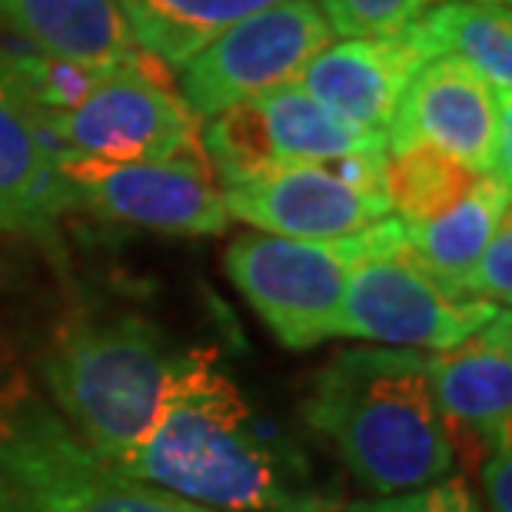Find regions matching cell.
<instances>
[{"label": "cell", "instance_id": "6da1fadb", "mask_svg": "<svg viewBox=\"0 0 512 512\" xmlns=\"http://www.w3.org/2000/svg\"><path fill=\"white\" fill-rule=\"evenodd\" d=\"M117 469L213 512H336L310 486L300 456L263 433L250 399L210 353L197 356L150 436Z\"/></svg>", "mask_w": 512, "mask_h": 512}, {"label": "cell", "instance_id": "7a4b0ae2", "mask_svg": "<svg viewBox=\"0 0 512 512\" xmlns=\"http://www.w3.org/2000/svg\"><path fill=\"white\" fill-rule=\"evenodd\" d=\"M303 419L380 496L453 476L456 453L419 350H340L313 376Z\"/></svg>", "mask_w": 512, "mask_h": 512}, {"label": "cell", "instance_id": "3957f363", "mask_svg": "<svg viewBox=\"0 0 512 512\" xmlns=\"http://www.w3.org/2000/svg\"><path fill=\"white\" fill-rule=\"evenodd\" d=\"M197 356L143 320L80 323L44 360L50 406L100 459L120 466L150 436Z\"/></svg>", "mask_w": 512, "mask_h": 512}, {"label": "cell", "instance_id": "277c9868", "mask_svg": "<svg viewBox=\"0 0 512 512\" xmlns=\"http://www.w3.org/2000/svg\"><path fill=\"white\" fill-rule=\"evenodd\" d=\"M0 512H213L100 459L44 396L0 386Z\"/></svg>", "mask_w": 512, "mask_h": 512}, {"label": "cell", "instance_id": "5b68a950", "mask_svg": "<svg viewBox=\"0 0 512 512\" xmlns=\"http://www.w3.org/2000/svg\"><path fill=\"white\" fill-rule=\"evenodd\" d=\"M403 247V220H376L343 240H290L270 233L237 237L223 253L227 276L290 350L333 340V320L356 263Z\"/></svg>", "mask_w": 512, "mask_h": 512}, {"label": "cell", "instance_id": "8992f818", "mask_svg": "<svg viewBox=\"0 0 512 512\" xmlns=\"http://www.w3.org/2000/svg\"><path fill=\"white\" fill-rule=\"evenodd\" d=\"M54 157L97 163L173 160L210 170L200 143V120L163 77L160 60L117 67L74 110L44 117Z\"/></svg>", "mask_w": 512, "mask_h": 512}, {"label": "cell", "instance_id": "52a82bcc", "mask_svg": "<svg viewBox=\"0 0 512 512\" xmlns=\"http://www.w3.org/2000/svg\"><path fill=\"white\" fill-rule=\"evenodd\" d=\"M203 153L223 187L260 173L386 153V137L350 124L303 87L286 84L220 110L200 127Z\"/></svg>", "mask_w": 512, "mask_h": 512}, {"label": "cell", "instance_id": "ba28073f", "mask_svg": "<svg viewBox=\"0 0 512 512\" xmlns=\"http://www.w3.org/2000/svg\"><path fill=\"white\" fill-rule=\"evenodd\" d=\"M333 40L316 0H280L227 27L183 64V104L200 120L296 84L316 50Z\"/></svg>", "mask_w": 512, "mask_h": 512}, {"label": "cell", "instance_id": "9c48e42d", "mask_svg": "<svg viewBox=\"0 0 512 512\" xmlns=\"http://www.w3.org/2000/svg\"><path fill=\"white\" fill-rule=\"evenodd\" d=\"M383 160L386 153L270 170L227 183L223 200L230 220H243L270 237L343 240L389 217Z\"/></svg>", "mask_w": 512, "mask_h": 512}, {"label": "cell", "instance_id": "30bf717a", "mask_svg": "<svg viewBox=\"0 0 512 512\" xmlns=\"http://www.w3.org/2000/svg\"><path fill=\"white\" fill-rule=\"evenodd\" d=\"M496 313V303L449 293L396 250L356 263L330 336L443 353L483 330Z\"/></svg>", "mask_w": 512, "mask_h": 512}, {"label": "cell", "instance_id": "8fae6325", "mask_svg": "<svg viewBox=\"0 0 512 512\" xmlns=\"http://www.w3.org/2000/svg\"><path fill=\"white\" fill-rule=\"evenodd\" d=\"M512 97L453 57H439L409 80L386 133V153L433 143L483 177L509 180Z\"/></svg>", "mask_w": 512, "mask_h": 512}, {"label": "cell", "instance_id": "7c38bea8", "mask_svg": "<svg viewBox=\"0 0 512 512\" xmlns=\"http://www.w3.org/2000/svg\"><path fill=\"white\" fill-rule=\"evenodd\" d=\"M57 167L74 187L77 207H90L107 220L173 237H213L230 223L223 190L203 167L173 160L97 163L80 157H57Z\"/></svg>", "mask_w": 512, "mask_h": 512}, {"label": "cell", "instance_id": "4fadbf2b", "mask_svg": "<svg viewBox=\"0 0 512 512\" xmlns=\"http://www.w3.org/2000/svg\"><path fill=\"white\" fill-rule=\"evenodd\" d=\"M74 207V187L57 167L44 114L0 47V230L54 243L57 220Z\"/></svg>", "mask_w": 512, "mask_h": 512}, {"label": "cell", "instance_id": "5bb4252c", "mask_svg": "<svg viewBox=\"0 0 512 512\" xmlns=\"http://www.w3.org/2000/svg\"><path fill=\"white\" fill-rule=\"evenodd\" d=\"M429 386L449 439L503 449L512 443V326L499 310L453 350L426 356Z\"/></svg>", "mask_w": 512, "mask_h": 512}, {"label": "cell", "instance_id": "9a60e30c", "mask_svg": "<svg viewBox=\"0 0 512 512\" xmlns=\"http://www.w3.org/2000/svg\"><path fill=\"white\" fill-rule=\"evenodd\" d=\"M423 67V54L403 34L346 37L316 50L296 87L350 124L386 137L409 80Z\"/></svg>", "mask_w": 512, "mask_h": 512}, {"label": "cell", "instance_id": "2e32d148", "mask_svg": "<svg viewBox=\"0 0 512 512\" xmlns=\"http://www.w3.org/2000/svg\"><path fill=\"white\" fill-rule=\"evenodd\" d=\"M0 24L27 40L37 54L90 67H147L117 0H0Z\"/></svg>", "mask_w": 512, "mask_h": 512}, {"label": "cell", "instance_id": "e0dca14e", "mask_svg": "<svg viewBox=\"0 0 512 512\" xmlns=\"http://www.w3.org/2000/svg\"><path fill=\"white\" fill-rule=\"evenodd\" d=\"M509 217V180L483 177L453 210L426 223H403L399 253L433 276L449 293L466 296V276L473 273L486 243ZM473 300V296H469Z\"/></svg>", "mask_w": 512, "mask_h": 512}, {"label": "cell", "instance_id": "ac0fdd59", "mask_svg": "<svg viewBox=\"0 0 512 512\" xmlns=\"http://www.w3.org/2000/svg\"><path fill=\"white\" fill-rule=\"evenodd\" d=\"M423 60L453 57L473 67L503 97H512V17L509 7L476 0H439L399 30Z\"/></svg>", "mask_w": 512, "mask_h": 512}, {"label": "cell", "instance_id": "d6986e66", "mask_svg": "<svg viewBox=\"0 0 512 512\" xmlns=\"http://www.w3.org/2000/svg\"><path fill=\"white\" fill-rule=\"evenodd\" d=\"M273 4L280 0H117L140 47L177 67L227 27Z\"/></svg>", "mask_w": 512, "mask_h": 512}, {"label": "cell", "instance_id": "ffe728a7", "mask_svg": "<svg viewBox=\"0 0 512 512\" xmlns=\"http://www.w3.org/2000/svg\"><path fill=\"white\" fill-rule=\"evenodd\" d=\"M479 180L483 173L433 143H413L406 150L386 153L383 160V197L389 213L403 223H426L453 210Z\"/></svg>", "mask_w": 512, "mask_h": 512}, {"label": "cell", "instance_id": "44dd1931", "mask_svg": "<svg viewBox=\"0 0 512 512\" xmlns=\"http://www.w3.org/2000/svg\"><path fill=\"white\" fill-rule=\"evenodd\" d=\"M340 37H389L439 0H316Z\"/></svg>", "mask_w": 512, "mask_h": 512}, {"label": "cell", "instance_id": "7402d4cb", "mask_svg": "<svg viewBox=\"0 0 512 512\" xmlns=\"http://www.w3.org/2000/svg\"><path fill=\"white\" fill-rule=\"evenodd\" d=\"M466 296L486 300L496 306H509L512 300V220L506 217L486 243L483 256L476 260L473 273L466 276Z\"/></svg>", "mask_w": 512, "mask_h": 512}, {"label": "cell", "instance_id": "603a6c76", "mask_svg": "<svg viewBox=\"0 0 512 512\" xmlns=\"http://www.w3.org/2000/svg\"><path fill=\"white\" fill-rule=\"evenodd\" d=\"M476 506L479 503L463 479L449 476L443 483L409 489V493H393L370 506H356V512H476Z\"/></svg>", "mask_w": 512, "mask_h": 512}, {"label": "cell", "instance_id": "cb8c5ba5", "mask_svg": "<svg viewBox=\"0 0 512 512\" xmlns=\"http://www.w3.org/2000/svg\"><path fill=\"white\" fill-rule=\"evenodd\" d=\"M512 453L509 446L489 449V459L483 466V489L489 499V512H512Z\"/></svg>", "mask_w": 512, "mask_h": 512}, {"label": "cell", "instance_id": "d4e9b609", "mask_svg": "<svg viewBox=\"0 0 512 512\" xmlns=\"http://www.w3.org/2000/svg\"><path fill=\"white\" fill-rule=\"evenodd\" d=\"M476 4H489V7H509V0H476Z\"/></svg>", "mask_w": 512, "mask_h": 512}, {"label": "cell", "instance_id": "484cf974", "mask_svg": "<svg viewBox=\"0 0 512 512\" xmlns=\"http://www.w3.org/2000/svg\"><path fill=\"white\" fill-rule=\"evenodd\" d=\"M476 512H483V509H479V506H476Z\"/></svg>", "mask_w": 512, "mask_h": 512}]
</instances>
